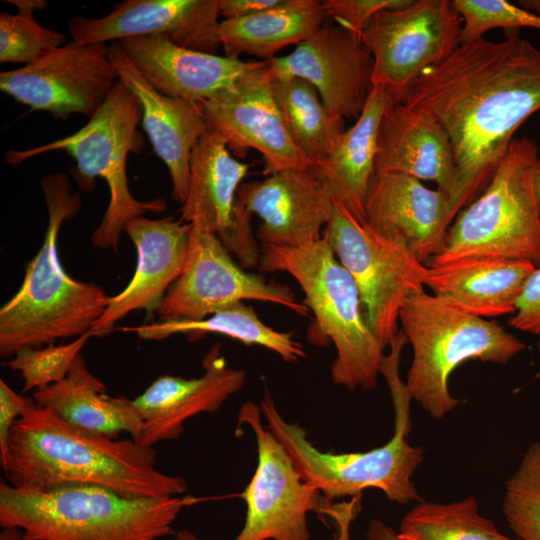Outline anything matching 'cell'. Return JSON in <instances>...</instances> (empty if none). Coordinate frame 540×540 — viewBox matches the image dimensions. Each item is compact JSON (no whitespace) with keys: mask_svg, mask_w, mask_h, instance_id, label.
Listing matches in <instances>:
<instances>
[{"mask_svg":"<svg viewBox=\"0 0 540 540\" xmlns=\"http://www.w3.org/2000/svg\"><path fill=\"white\" fill-rule=\"evenodd\" d=\"M268 61L209 99L197 103L208 129L225 140L230 152L243 157L249 149L263 157V174L315 165L295 146L271 90Z\"/></svg>","mask_w":540,"mask_h":540,"instance_id":"2e32d148","label":"cell"},{"mask_svg":"<svg viewBox=\"0 0 540 540\" xmlns=\"http://www.w3.org/2000/svg\"><path fill=\"white\" fill-rule=\"evenodd\" d=\"M33 403V399L15 392L4 380H0V464L6 469L9 440L15 422Z\"/></svg>","mask_w":540,"mask_h":540,"instance_id":"f35d334b","label":"cell"},{"mask_svg":"<svg viewBox=\"0 0 540 540\" xmlns=\"http://www.w3.org/2000/svg\"><path fill=\"white\" fill-rule=\"evenodd\" d=\"M124 231L137 251L136 268L127 286L110 296L104 314L91 330L93 336L109 334L133 311L145 310L151 314L157 310L185 266L190 224L171 216L161 219L142 216L129 220Z\"/></svg>","mask_w":540,"mask_h":540,"instance_id":"44dd1931","label":"cell"},{"mask_svg":"<svg viewBox=\"0 0 540 540\" xmlns=\"http://www.w3.org/2000/svg\"><path fill=\"white\" fill-rule=\"evenodd\" d=\"M398 533L405 540H520L483 516L473 495L450 503L418 502L402 518Z\"/></svg>","mask_w":540,"mask_h":540,"instance_id":"1f68e13d","label":"cell"},{"mask_svg":"<svg viewBox=\"0 0 540 540\" xmlns=\"http://www.w3.org/2000/svg\"><path fill=\"white\" fill-rule=\"evenodd\" d=\"M393 99L384 87L373 86L354 125L345 130L328 155L314 167L332 200L359 220L365 219L366 197L375 175L380 122Z\"/></svg>","mask_w":540,"mask_h":540,"instance_id":"4316f807","label":"cell"},{"mask_svg":"<svg viewBox=\"0 0 540 540\" xmlns=\"http://www.w3.org/2000/svg\"><path fill=\"white\" fill-rule=\"evenodd\" d=\"M260 252L261 270L287 272L298 282L319 331L334 344L332 381L349 390L375 388L386 347L370 329L356 283L327 240L261 244Z\"/></svg>","mask_w":540,"mask_h":540,"instance_id":"52a82bcc","label":"cell"},{"mask_svg":"<svg viewBox=\"0 0 540 540\" xmlns=\"http://www.w3.org/2000/svg\"><path fill=\"white\" fill-rule=\"evenodd\" d=\"M360 508V499L354 497L349 501L332 504L327 509L326 517L335 528V540H351V524L360 512Z\"/></svg>","mask_w":540,"mask_h":540,"instance_id":"ab89813d","label":"cell"},{"mask_svg":"<svg viewBox=\"0 0 540 540\" xmlns=\"http://www.w3.org/2000/svg\"><path fill=\"white\" fill-rule=\"evenodd\" d=\"M123 332L135 333L145 340H163L175 334L197 336L217 333L258 345L279 355L285 362L296 363L306 358L303 345L291 332H280L262 322L254 309L244 302L237 303L201 320H161L134 327H122Z\"/></svg>","mask_w":540,"mask_h":540,"instance_id":"f546056e","label":"cell"},{"mask_svg":"<svg viewBox=\"0 0 540 540\" xmlns=\"http://www.w3.org/2000/svg\"><path fill=\"white\" fill-rule=\"evenodd\" d=\"M32 397L37 406L80 429L111 438L127 433L136 441L140 436L142 421L133 400L108 395L81 353L63 380L34 391Z\"/></svg>","mask_w":540,"mask_h":540,"instance_id":"83f0119b","label":"cell"},{"mask_svg":"<svg viewBox=\"0 0 540 540\" xmlns=\"http://www.w3.org/2000/svg\"><path fill=\"white\" fill-rule=\"evenodd\" d=\"M141 123L138 98L118 79L104 103L81 129L36 148L10 150L5 158L9 164L17 165L43 153L63 150L75 160L72 174L81 190H93L97 177L105 180L109 202L91 235V243L117 252L121 233L129 220L166 209L164 200L139 201L129 190L127 158L130 152L138 153L144 146L138 130Z\"/></svg>","mask_w":540,"mask_h":540,"instance_id":"ba28073f","label":"cell"},{"mask_svg":"<svg viewBox=\"0 0 540 540\" xmlns=\"http://www.w3.org/2000/svg\"><path fill=\"white\" fill-rule=\"evenodd\" d=\"M267 61L272 80L310 82L327 111L344 120L359 118L373 88L371 52L360 37L330 20L292 53Z\"/></svg>","mask_w":540,"mask_h":540,"instance_id":"e0dca14e","label":"cell"},{"mask_svg":"<svg viewBox=\"0 0 540 540\" xmlns=\"http://www.w3.org/2000/svg\"><path fill=\"white\" fill-rule=\"evenodd\" d=\"M456 214L447 193L429 189L410 175L375 174L370 182L364 221L425 264L444 250Z\"/></svg>","mask_w":540,"mask_h":540,"instance_id":"d6986e66","label":"cell"},{"mask_svg":"<svg viewBox=\"0 0 540 540\" xmlns=\"http://www.w3.org/2000/svg\"><path fill=\"white\" fill-rule=\"evenodd\" d=\"M271 90L293 143L318 165L345 132V120L332 116L316 88L302 78L273 79Z\"/></svg>","mask_w":540,"mask_h":540,"instance_id":"4dcf8cb0","label":"cell"},{"mask_svg":"<svg viewBox=\"0 0 540 540\" xmlns=\"http://www.w3.org/2000/svg\"><path fill=\"white\" fill-rule=\"evenodd\" d=\"M0 540H26L22 530L16 527H4L0 533Z\"/></svg>","mask_w":540,"mask_h":540,"instance_id":"7bdbcfd3","label":"cell"},{"mask_svg":"<svg viewBox=\"0 0 540 540\" xmlns=\"http://www.w3.org/2000/svg\"><path fill=\"white\" fill-rule=\"evenodd\" d=\"M261 408L245 402L237 424L247 425L255 435L257 466L240 495L246 503V517L233 540H310L307 516L321 514L328 502L309 485L289 453L262 424Z\"/></svg>","mask_w":540,"mask_h":540,"instance_id":"8fae6325","label":"cell"},{"mask_svg":"<svg viewBox=\"0 0 540 540\" xmlns=\"http://www.w3.org/2000/svg\"><path fill=\"white\" fill-rule=\"evenodd\" d=\"M521 8L540 16V0H520Z\"/></svg>","mask_w":540,"mask_h":540,"instance_id":"ee69618b","label":"cell"},{"mask_svg":"<svg viewBox=\"0 0 540 540\" xmlns=\"http://www.w3.org/2000/svg\"><path fill=\"white\" fill-rule=\"evenodd\" d=\"M538 347H539V349H540V342H539V344H538Z\"/></svg>","mask_w":540,"mask_h":540,"instance_id":"7dc6e473","label":"cell"},{"mask_svg":"<svg viewBox=\"0 0 540 540\" xmlns=\"http://www.w3.org/2000/svg\"><path fill=\"white\" fill-rule=\"evenodd\" d=\"M245 300L281 305L302 317L310 312L290 287L246 273L216 235L191 226L184 269L156 310L161 320H201Z\"/></svg>","mask_w":540,"mask_h":540,"instance_id":"4fadbf2b","label":"cell"},{"mask_svg":"<svg viewBox=\"0 0 540 540\" xmlns=\"http://www.w3.org/2000/svg\"><path fill=\"white\" fill-rule=\"evenodd\" d=\"M324 238L354 279L370 329L387 347L399 331L402 305L423 289L428 267L334 201Z\"/></svg>","mask_w":540,"mask_h":540,"instance_id":"30bf717a","label":"cell"},{"mask_svg":"<svg viewBox=\"0 0 540 540\" xmlns=\"http://www.w3.org/2000/svg\"><path fill=\"white\" fill-rule=\"evenodd\" d=\"M108 53L105 43H65L30 64L1 72L0 89L32 110L59 119L75 113L90 119L118 80Z\"/></svg>","mask_w":540,"mask_h":540,"instance_id":"5bb4252c","label":"cell"},{"mask_svg":"<svg viewBox=\"0 0 540 540\" xmlns=\"http://www.w3.org/2000/svg\"><path fill=\"white\" fill-rule=\"evenodd\" d=\"M219 0H125L100 18L74 17L68 31L80 44L105 43L157 35L179 46L216 54Z\"/></svg>","mask_w":540,"mask_h":540,"instance_id":"ac0fdd59","label":"cell"},{"mask_svg":"<svg viewBox=\"0 0 540 540\" xmlns=\"http://www.w3.org/2000/svg\"><path fill=\"white\" fill-rule=\"evenodd\" d=\"M248 168L231 155L222 136L208 129L191 154L180 218L198 231L216 235L246 268L257 265L261 253L253 235L252 214L236 204Z\"/></svg>","mask_w":540,"mask_h":540,"instance_id":"9a60e30c","label":"cell"},{"mask_svg":"<svg viewBox=\"0 0 540 540\" xmlns=\"http://www.w3.org/2000/svg\"><path fill=\"white\" fill-rule=\"evenodd\" d=\"M191 498L132 497L85 484L44 489L0 482V526L26 540H158Z\"/></svg>","mask_w":540,"mask_h":540,"instance_id":"277c9868","label":"cell"},{"mask_svg":"<svg viewBox=\"0 0 540 540\" xmlns=\"http://www.w3.org/2000/svg\"><path fill=\"white\" fill-rule=\"evenodd\" d=\"M399 321L413 350L406 386L435 420L461 403L449 390L458 366L468 360L506 364L527 347L496 320L464 312L424 289L406 298Z\"/></svg>","mask_w":540,"mask_h":540,"instance_id":"8992f818","label":"cell"},{"mask_svg":"<svg viewBox=\"0 0 540 540\" xmlns=\"http://www.w3.org/2000/svg\"><path fill=\"white\" fill-rule=\"evenodd\" d=\"M171 540H201V539L188 530H180L178 532H175Z\"/></svg>","mask_w":540,"mask_h":540,"instance_id":"f6af8a7d","label":"cell"},{"mask_svg":"<svg viewBox=\"0 0 540 540\" xmlns=\"http://www.w3.org/2000/svg\"><path fill=\"white\" fill-rule=\"evenodd\" d=\"M17 13H0V62L30 64L65 44L66 35L40 25L35 10L46 8L44 0H6Z\"/></svg>","mask_w":540,"mask_h":540,"instance_id":"d6a6232c","label":"cell"},{"mask_svg":"<svg viewBox=\"0 0 540 540\" xmlns=\"http://www.w3.org/2000/svg\"><path fill=\"white\" fill-rule=\"evenodd\" d=\"M156 461L153 447L80 429L33 401L12 428L4 473L19 488L85 484L132 497L185 493V479L163 473Z\"/></svg>","mask_w":540,"mask_h":540,"instance_id":"7a4b0ae2","label":"cell"},{"mask_svg":"<svg viewBox=\"0 0 540 540\" xmlns=\"http://www.w3.org/2000/svg\"><path fill=\"white\" fill-rule=\"evenodd\" d=\"M537 266L526 260L465 258L428 268L424 285L469 314H513L524 285Z\"/></svg>","mask_w":540,"mask_h":540,"instance_id":"484cf974","label":"cell"},{"mask_svg":"<svg viewBox=\"0 0 540 540\" xmlns=\"http://www.w3.org/2000/svg\"><path fill=\"white\" fill-rule=\"evenodd\" d=\"M381 173L433 181L451 197L456 180L453 148L433 115L395 99L390 101L378 131L375 174Z\"/></svg>","mask_w":540,"mask_h":540,"instance_id":"d4e9b609","label":"cell"},{"mask_svg":"<svg viewBox=\"0 0 540 540\" xmlns=\"http://www.w3.org/2000/svg\"><path fill=\"white\" fill-rule=\"evenodd\" d=\"M279 0H219L220 16L224 19L243 18L277 4Z\"/></svg>","mask_w":540,"mask_h":540,"instance_id":"60d3db41","label":"cell"},{"mask_svg":"<svg viewBox=\"0 0 540 540\" xmlns=\"http://www.w3.org/2000/svg\"><path fill=\"white\" fill-rule=\"evenodd\" d=\"M462 18L460 44L483 37L496 28L518 30L521 27L540 29V16L505 0H453Z\"/></svg>","mask_w":540,"mask_h":540,"instance_id":"d590c367","label":"cell"},{"mask_svg":"<svg viewBox=\"0 0 540 540\" xmlns=\"http://www.w3.org/2000/svg\"><path fill=\"white\" fill-rule=\"evenodd\" d=\"M236 202L258 215L261 244L297 247L322 238L333 200L315 168L280 171L261 181L242 183Z\"/></svg>","mask_w":540,"mask_h":540,"instance_id":"ffe728a7","label":"cell"},{"mask_svg":"<svg viewBox=\"0 0 540 540\" xmlns=\"http://www.w3.org/2000/svg\"><path fill=\"white\" fill-rule=\"evenodd\" d=\"M145 80L160 93L199 103L232 86L261 61L200 52L157 35L117 41Z\"/></svg>","mask_w":540,"mask_h":540,"instance_id":"603a6c76","label":"cell"},{"mask_svg":"<svg viewBox=\"0 0 540 540\" xmlns=\"http://www.w3.org/2000/svg\"><path fill=\"white\" fill-rule=\"evenodd\" d=\"M398 358L387 359L381 367L395 406L394 434L384 445L365 452H323L308 439L298 423L288 422L278 411L270 393L265 391L261 412L267 429L283 445L304 480L328 501L358 496L365 489L382 491L392 502H421L412 481L424 460V449L408 441L411 430V393L399 377Z\"/></svg>","mask_w":540,"mask_h":540,"instance_id":"5b68a950","label":"cell"},{"mask_svg":"<svg viewBox=\"0 0 540 540\" xmlns=\"http://www.w3.org/2000/svg\"><path fill=\"white\" fill-rule=\"evenodd\" d=\"M91 337L93 333L88 332L68 344L25 348L10 358L7 365L20 373L24 393L36 391L63 380Z\"/></svg>","mask_w":540,"mask_h":540,"instance_id":"e575fe53","label":"cell"},{"mask_svg":"<svg viewBox=\"0 0 540 540\" xmlns=\"http://www.w3.org/2000/svg\"><path fill=\"white\" fill-rule=\"evenodd\" d=\"M461 30L462 18L449 0H411L379 11L361 35L374 61L373 86L384 87L399 101L424 69L460 45Z\"/></svg>","mask_w":540,"mask_h":540,"instance_id":"7c38bea8","label":"cell"},{"mask_svg":"<svg viewBox=\"0 0 540 540\" xmlns=\"http://www.w3.org/2000/svg\"><path fill=\"white\" fill-rule=\"evenodd\" d=\"M534 188L540 209V160L534 171Z\"/></svg>","mask_w":540,"mask_h":540,"instance_id":"bcb514c9","label":"cell"},{"mask_svg":"<svg viewBox=\"0 0 540 540\" xmlns=\"http://www.w3.org/2000/svg\"><path fill=\"white\" fill-rule=\"evenodd\" d=\"M203 367L204 373L197 378L160 375L133 399L142 421L140 444L153 447L178 439L188 419L218 411L245 385V371L227 366L220 344L207 353Z\"/></svg>","mask_w":540,"mask_h":540,"instance_id":"7402d4cb","label":"cell"},{"mask_svg":"<svg viewBox=\"0 0 540 540\" xmlns=\"http://www.w3.org/2000/svg\"><path fill=\"white\" fill-rule=\"evenodd\" d=\"M508 323L517 330L540 337V267L527 279Z\"/></svg>","mask_w":540,"mask_h":540,"instance_id":"74e56055","label":"cell"},{"mask_svg":"<svg viewBox=\"0 0 540 540\" xmlns=\"http://www.w3.org/2000/svg\"><path fill=\"white\" fill-rule=\"evenodd\" d=\"M400 102L433 115L447 132L457 215L486 188L519 126L540 110V50L507 30L506 38L461 43L424 69Z\"/></svg>","mask_w":540,"mask_h":540,"instance_id":"6da1fadb","label":"cell"},{"mask_svg":"<svg viewBox=\"0 0 540 540\" xmlns=\"http://www.w3.org/2000/svg\"><path fill=\"white\" fill-rule=\"evenodd\" d=\"M109 58L118 79L138 98L142 126L157 156L167 166L171 195L186 199L192 151L208 126L197 103L164 95L153 88L127 58L117 41L109 45Z\"/></svg>","mask_w":540,"mask_h":540,"instance_id":"cb8c5ba5","label":"cell"},{"mask_svg":"<svg viewBox=\"0 0 540 540\" xmlns=\"http://www.w3.org/2000/svg\"><path fill=\"white\" fill-rule=\"evenodd\" d=\"M503 514L520 540H540V442L532 443L505 483Z\"/></svg>","mask_w":540,"mask_h":540,"instance_id":"836d02e7","label":"cell"},{"mask_svg":"<svg viewBox=\"0 0 540 540\" xmlns=\"http://www.w3.org/2000/svg\"><path fill=\"white\" fill-rule=\"evenodd\" d=\"M411 0H325L327 18L361 38L368 21L379 11L408 5Z\"/></svg>","mask_w":540,"mask_h":540,"instance_id":"8d00e7d4","label":"cell"},{"mask_svg":"<svg viewBox=\"0 0 540 540\" xmlns=\"http://www.w3.org/2000/svg\"><path fill=\"white\" fill-rule=\"evenodd\" d=\"M326 20L322 1L279 0L255 14L220 21L218 35L225 56L270 60L284 47L310 38Z\"/></svg>","mask_w":540,"mask_h":540,"instance_id":"f1b7e54d","label":"cell"},{"mask_svg":"<svg viewBox=\"0 0 540 540\" xmlns=\"http://www.w3.org/2000/svg\"><path fill=\"white\" fill-rule=\"evenodd\" d=\"M366 540H405L399 533L379 519H373L365 534Z\"/></svg>","mask_w":540,"mask_h":540,"instance_id":"b9f144b4","label":"cell"},{"mask_svg":"<svg viewBox=\"0 0 540 540\" xmlns=\"http://www.w3.org/2000/svg\"><path fill=\"white\" fill-rule=\"evenodd\" d=\"M537 143L513 139L486 188L456 215L444 250L428 268L465 258L526 260L540 267V209L534 188Z\"/></svg>","mask_w":540,"mask_h":540,"instance_id":"9c48e42d","label":"cell"},{"mask_svg":"<svg viewBox=\"0 0 540 540\" xmlns=\"http://www.w3.org/2000/svg\"><path fill=\"white\" fill-rule=\"evenodd\" d=\"M40 182L48 225L19 289L0 309V356L4 359L25 348L91 332L109 304L110 296L103 288L73 279L58 256V233L63 222L79 212V193L72 192L64 173L49 174Z\"/></svg>","mask_w":540,"mask_h":540,"instance_id":"3957f363","label":"cell"}]
</instances>
